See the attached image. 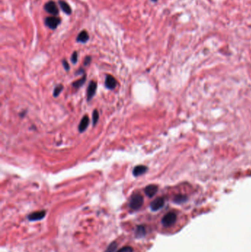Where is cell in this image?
I'll use <instances>...</instances> for the list:
<instances>
[{
	"instance_id": "1",
	"label": "cell",
	"mask_w": 251,
	"mask_h": 252,
	"mask_svg": "<svg viewBox=\"0 0 251 252\" xmlns=\"http://www.w3.org/2000/svg\"><path fill=\"white\" fill-rule=\"evenodd\" d=\"M144 203V198L139 193H136L131 196L130 200V207L133 210H138L142 206Z\"/></svg>"
},
{
	"instance_id": "2",
	"label": "cell",
	"mask_w": 251,
	"mask_h": 252,
	"mask_svg": "<svg viewBox=\"0 0 251 252\" xmlns=\"http://www.w3.org/2000/svg\"><path fill=\"white\" fill-rule=\"evenodd\" d=\"M177 221V215L175 212H169L167 215L164 216L162 218L161 223L165 227H170L172 225H174Z\"/></svg>"
},
{
	"instance_id": "3",
	"label": "cell",
	"mask_w": 251,
	"mask_h": 252,
	"mask_svg": "<svg viewBox=\"0 0 251 252\" xmlns=\"http://www.w3.org/2000/svg\"><path fill=\"white\" fill-rule=\"evenodd\" d=\"M44 9L47 13H50L52 16H57V15L59 13V10H58L57 5L53 1H50L45 4Z\"/></svg>"
},
{
	"instance_id": "4",
	"label": "cell",
	"mask_w": 251,
	"mask_h": 252,
	"mask_svg": "<svg viewBox=\"0 0 251 252\" xmlns=\"http://www.w3.org/2000/svg\"><path fill=\"white\" fill-rule=\"evenodd\" d=\"M60 22V19L57 16H50L47 17L45 19V24L48 27L51 28V29H55L59 25Z\"/></svg>"
},
{
	"instance_id": "5",
	"label": "cell",
	"mask_w": 251,
	"mask_h": 252,
	"mask_svg": "<svg viewBox=\"0 0 251 252\" xmlns=\"http://www.w3.org/2000/svg\"><path fill=\"white\" fill-rule=\"evenodd\" d=\"M164 205V199L163 198H158L150 204V208L152 211L156 212L161 209Z\"/></svg>"
},
{
	"instance_id": "6",
	"label": "cell",
	"mask_w": 251,
	"mask_h": 252,
	"mask_svg": "<svg viewBox=\"0 0 251 252\" xmlns=\"http://www.w3.org/2000/svg\"><path fill=\"white\" fill-rule=\"evenodd\" d=\"M117 86V81L112 75H107L105 78V86L108 89H114Z\"/></svg>"
},
{
	"instance_id": "7",
	"label": "cell",
	"mask_w": 251,
	"mask_h": 252,
	"mask_svg": "<svg viewBox=\"0 0 251 252\" xmlns=\"http://www.w3.org/2000/svg\"><path fill=\"white\" fill-rule=\"evenodd\" d=\"M97 83L94 81H91L89 85H88L87 89V99L88 100H91L93 98L94 94H95L96 91H97Z\"/></svg>"
},
{
	"instance_id": "8",
	"label": "cell",
	"mask_w": 251,
	"mask_h": 252,
	"mask_svg": "<svg viewBox=\"0 0 251 252\" xmlns=\"http://www.w3.org/2000/svg\"><path fill=\"white\" fill-rule=\"evenodd\" d=\"M46 215V212L45 211H38L31 213L28 215V219L31 221H37L43 219L44 216Z\"/></svg>"
},
{
	"instance_id": "9",
	"label": "cell",
	"mask_w": 251,
	"mask_h": 252,
	"mask_svg": "<svg viewBox=\"0 0 251 252\" xmlns=\"http://www.w3.org/2000/svg\"><path fill=\"white\" fill-rule=\"evenodd\" d=\"M158 191V187L156 185L154 184H150L146 187V188L144 189V192L145 194L147 195L148 197L150 198H152L156 194Z\"/></svg>"
},
{
	"instance_id": "10",
	"label": "cell",
	"mask_w": 251,
	"mask_h": 252,
	"mask_svg": "<svg viewBox=\"0 0 251 252\" xmlns=\"http://www.w3.org/2000/svg\"><path fill=\"white\" fill-rule=\"evenodd\" d=\"M148 170V167L144 165H138L134 167L133 170V174L134 176H139L144 174Z\"/></svg>"
},
{
	"instance_id": "11",
	"label": "cell",
	"mask_w": 251,
	"mask_h": 252,
	"mask_svg": "<svg viewBox=\"0 0 251 252\" xmlns=\"http://www.w3.org/2000/svg\"><path fill=\"white\" fill-rule=\"evenodd\" d=\"M88 124H89V118H88V116H84L81 119L80 124H79V131L81 133L83 132L88 128Z\"/></svg>"
},
{
	"instance_id": "12",
	"label": "cell",
	"mask_w": 251,
	"mask_h": 252,
	"mask_svg": "<svg viewBox=\"0 0 251 252\" xmlns=\"http://www.w3.org/2000/svg\"><path fill=\"white\" fill-rule=\"evenodd\" d=\"M88 39H89V36H88V34L86 30H83L82 32H80L79 33V35H77V41L80 43H86V41H88Z\"/></svg>"
},
{
	"instance_id": "13",
	"label": "cell",
	"mask_w": 251,
	"mask_h": 252,
	"mask_svg": "<svg viewBox=\"0 0 251 252\" xmlns=\"http://www.w3.org/2000/svg\"><path fill=\"white\" fill-rule=\"evenodd\" d=\"M59 5H60V8L62 9V10H63L64 13H67V14L68 15L71 14V9L70 6L69 5V4H68L67 2H66L65 1H63V0H60Z\"/></svg>"
},
{
	"instance_id": "14",
	"label": "cell",
	"mask_w": 251,
	"mask_h": 252,
	"mask_svg": "<svg viewBox=\"0 0 251 252\" xmlns=\"http://www.w3.org/2000/svg\"><path fill=\"white\" fill-rule=\"evenodd\" d=\"M135 234L136 238H141L144 237L145 234H146V230H145L144 227L143 225H139L137 227L136 230Z\"/></svg>"
},
{
	"instance_id": "15",
	"label": "cell",
	"mask_w": 251,
	"mask_h": 252,
	"mask_svg": "<svg viewBox=\"0 0 251 252\" xmlns=\"http://www.w3.org/2000/svg\"><path fill=\"white\" fill-rule=\"evenodd\" d=\"M86 76H83L82 77V78L78 80V81H75V82L72 83V86H74L75 88H76V89L80 88V87L82 86L85 83V82H86Z\"/></svg>"
},
{
	"instance_id": "16",
	"label": "cell",
	"mask_w": 251,
	"mask_h": 252,
	"mask_svg": "<svg viewBox=\"0 0 251 252\" xmlns=\"http://www.w3.org/2000/svg\"><path fill=\"white\" fill-rule=\"evenodd\" d=\"M174 200L176 204H183L186 200V197L183 195H178L175 197Z\"/></svg>"
},
{
	"instance_id": "17",
	"label": "cell",
	"mask_w": 251,
	"mask_h": 252,
	"mask_svg": "<svg viewBox=\"0 0 251 252\" xmlns=\"http://www.w3.org/2000/svg\"><path fill=\"white\" fill-rule=\"evenodd\" d=\"M63 86L62 85H58L54 89V92H53V95L55 97H57L59 95V94L61 93L62 90H63Z\"/></svg>"
},
{
	"instance_id": "18",
	"label": "cell",
	"mask_w": 251,
	"mask_h": 252,
	"mask_svg": "<svg viewBox=\"0 0 251 252\" xmlns=\"http://www.w3.org/2000/svg\"><path fill=\"white\" fill-rule=\"evenodd\" d=\"M116 248H117V243L116 242H114L107 247V249L105 250V252H114L116 251Z\"/></svg>"
},
{
	"instance_id": "19",
	"label": "cell",
	"mask_w": 251,
	"mask_h": 252,
	"mask_svg": "<svg viewBox=\"0 0 251 252\" xmlns=\"http://www.w3.org/2000/svg\"><path fill=\"white\" fill-rule=\"evenodd\" d=\"M98 119H99V113L97 110H94L93 111V115H92V120H93V126H96Z\"/></svg>"
},
{
	"instance_id": "20",
	"label": "cell",
	"mask_w": 251,
	"mask_h": 252,
	"mask_svg": "<svg viewBox=\"0 0 251 252\" xmlns=\"http://www.w3.org/2000/svg\"><path fill=\"white\" fill-rule=\"evenodd\" d=\"M77 58H78V56H77V52H74L72 53L71 56V60L72 62V64H76L77 62Z\"/></svg>"
},
{
	"instance_id": "21",
	"label": "cell",
	"mask_w": 251,
	"mask_h": 252,
	"mask_svg": "<svg viewBox=\"0 0 251 252\" xmlns=\"http://www.w3.org/2000/svg\"><path fill=\"white\" fill-rule=\"evenodd\" d=\"M117 252H133V249L130 246H126L119 250Z\"/></svg>"
},
{
	"instance_id": "22",
	"label": "cell",
	"mask_w": 251,
	"mask_h": 252,
	"mask_svg": "<svg viewBox=\"0 0 251 252\" xmlns=\"http://www.w3.org/2000/svg\"><path fill=\"white\" fill-rule=\"evenodd\" d=\"M91 58L90 56H87L86 58H85L84 60V65L85 66H88L89 65L90 62H91Z\"/></svg>"
},
{
	"instance_id": "23",
	"label": "cell",
	"mask_w": 251,
	"mask_h": 252,
	"mask_svg": "<svg viewBox=\"0 0 251 252\" xmlns=\"http://www.w3.org/2000/svg\"><path fill=\"white\" fill-rule=\"evenodd\" d=\"M63 65L64 69H65L66 70H67V71H68V70L69 69V64H68V62L66 60H63Z\"/></svg>"
},
{
	"instance_id": "24",
	"label": "cell",
	"mask_w": 251,
	"mask_h": 252,
	"mask_svg": "<svg viewBox=\"0 0 251 252\" xmlns=\"http://www.w3.org/2000/svg\"><path fill=\"white\" fill-rule=\"evenodd\" d=\"M152 1H154V2H156V1H157V0H152Z\"/></svg>"
}]
</instances>
